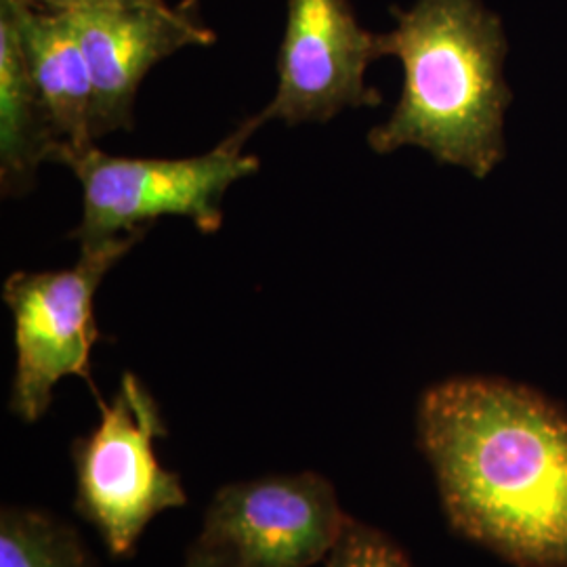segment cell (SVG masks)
Instances as JSON below:
<instances>
[{
  "label": "cell",
  "instance_id": "cell-1",
  "mask_svg": "<svg viewBox=\"0 0 567 567\" xmlns=\"http://www.w3.org/2000/svg\"><path fill=\"white\" fill-rule=\"evenodd\" d=\"M416 433L447 522L517 567H567V414L494 377L429 386Z\"/></svg>",
  "mask_w": 567,
  "mask_h": 567
},
{
  "label": "cell",
  "instance_id": "cell-2",
  "mask_svg": "<svg viewBox=\"0 0 567 567\" xmlns=\"http://www.w3.org/2000/svg\"><path fill=\"white\" fill-rule=\"evenodd\" d=\"M391 16L383 55L402 63L404 86L391 116L368 133V145L377 154L419 147L486 179L505 158L513 100L503 20L484 0H416L391 7Z\"/></svg>",
  "mask_w": 567,
  "mask_h": 567
},
{
  "label": "cell",
  "instance_id": "cell-3",
  "mask_svg": "<svg viewBox=\"0 0 567 567\" xmlns=\"http://www.w3.org/2000/svg\"><path fill=\"white\" fill-rule=\"evenodd\" d=\"M252 131L240 124L227 140L192 158H124L95 145L65 158L82 187V219L72 231L81 246L140 231L163 217H183L203 234L224 224V196L259 171V158L244 154Z\"/></svg>",
  "mask_w": 567,
  "mask_h": 567
},
{
  "label": "cell",
  "instance_id": "cell-4",
  "mask_svg": "<svg viewBox=\"0 0 567 567\" xmlns=\"http://www.w3.org/2000/svg\"><path fill=\"white\" fill-rule=\"evenodd\" d=\"M145 229L105 243L81 246L76 265L60 271H16L2 286V301L13 316L16 377L9 408L25 423H37L65 377L91 379V351L102 339L95 295L103 278L137 243ZM100 400V393H97Z\"/></svg>",
  "mask_w": 567,
  "mask_h": 567
},
{
  "label": "cell",
  "instance_id": "cell-5",
  "mask_svg": "<svg viewBox=\"0 0 567 567\" xmlns=\"http://www.w3.org/2000/svg\"><path fill=\"white\" fill-rule=\"evenodd\" d=\"M102 421L74 442V508L100 532L116 557L133 553L143 529L166 508L187 503L179 475L166 471L154 442L166 435L150 389L133 372L122 374L110 404L97 400Z\"/></svg>",
  "mask_w": 567,
  "mask_h": 567
},
{
  "label": "cell",
  "instance_id": "cell-6",
  "mask_svg": "<svg viewBox=\"0 0 567 567\" xmlns=\"http://www.w3.org/2000/svg\"><path fill=\"white\" fill-rule=\"evenodd\" d=\"M381 58V34L365 30L349 0H288L278 89L244 122L246 128L255 133L269 121L328 122L343 110L381 105V93L365 84L368 65Z\"/></svg>",
  "mask_w": 567,
  "mask_h": 567
},
{
  "label": "cell",
  "instance_id": "cell-7",
  "mask_svg": "<svg viewBox=\"0 0 567 567\" xmlns=\"http://www.w3.org/2000/svg\"><path fill=\"white\" fill-rule=\"evenodd\" d=\"M347 522L334 486L303 471L221 487L198 540L240 567H311L330 555Z\"/></svg>",
  "mask_w": 567,
  "mask_h": 567
},
{
  "label": "cell",
  "instance_id": "cell-8",
  "mask_svg": "<svg viewBox=\"0 0 567 567\" xmlns=\"http://www.w3.org/2000/svg\"><path fill=\"white\" fill-rule=\"evenodd\" d=\"M68 16L93 79L95 140L133 126L140 84L156 63L187 47L215 42V32L198 18L196 0L179 7L137 0Z\"/></svg>",
  "mask_w": 567,
  "mask_h": 567
},
{
  "label": "cell",
  "instance_id": "cell-9",
  "mask_svg": "<svg viewBox=\"0 0 567 567\" xmlns=\"http://www.w3.org/2000/svg\"><path fill=\"white\" fill-rule=\"evenodd\" d=\"M21 39L30 61L58 161L95 145L93 79L68 13H51L18 0Z\"/></svg>",
  "mask_w": 567,
  "mask_h": 567
},
{
  "label": "cell",
  "instance_id": "cell-10",
  "mask_svg": "<svg viewBox=\"0 0 567 567\" xmlns=\"http://www.w3.org/2000/svg\"><path fill=\"white\" fill-rule=\"evenodd\" d=\"M21 39L18 0H0V183L4 196L32 187L42 163L58 161Z\"/></svg>",
  "mask_w": 567,
  "mask_h": 567
},
{
  "label": "cell",
  "instance_id": "cell-11",
  "mask_svg": "<svg viewBox=\"0 0 567 567\" xmlns=\"http://www.w3.org/2000/svg\"><path fill=\"white\" fill-rule=\"evenodd\" d=\"M0 567H97L79 532L34 508L0 515Z\"/></svg>",
  "mask_w": 567,
  "mask_h": 567
},
{
  "label": "cell",
  "instance_id": "cell-12",
  "mask_svg": "<svg viewBox=\"0 0 567 567\" xmlns=\"http://www.w3.org/2000/svg\"><path fill=\"white\" fill-rule=\"evenodd\" d=\"M326 567H412L404 550L385 532L349 517Z\"/></svg>",
  "mask_w": 567,
  "mask_h": 567
},
{
  "label": "cell",
  "instance_id": "cell-13",
  "mask_svg": "<svg viewBox=\"0 0 567 567\" xmlns=\"http://www.w3.org/2000/svg\"><path fill=\"white\" fill-rule=\"evenodd\" d=\"M183 567H240V564L221 548L196 540L194 547L189 548Z\"/></svg>",
  "mask_w": 567,
  "mask_h": 567
},
{
  "label": "cell",
  "instance_id": "cell-14",
  "mask_svg": "<svg viewBox=\"0 0 567 567\" xmlns=\"http://www.w3.org/2000/svg\"><path fill=\"white\" fill-rule=\"evenodd\" d=\"M30 7L51 11V13H76L86 9H97L107 4H122V2H137V0H25Z\"/></svg>",
  "mask_w": 567,
  "mask_h": 567
}]
</instances>
